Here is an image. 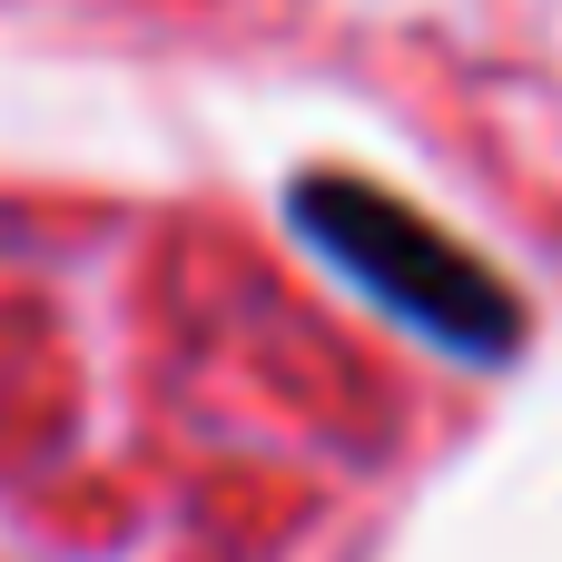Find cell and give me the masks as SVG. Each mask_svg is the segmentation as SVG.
I'll list each match as a JSON object with an SVG mask.
<instances>
[{
	"mask_svg": "<svg viewBox=\"0 0 562 562\" xmlns=\"http://www.w3.org/2000/svg\"><path fill=\"white\" fill-rule=\"evenodd\" d=\"M296 217H306V237H316L356 286H375V296H385L405 326H425L435 346H454V356H514V336H524L514 286H504L484 257H464L445 227H425L405 198L356 188V178H306V188H296Z\"/></svg>",
	"mask_w": 562,
	"mask_h": 562,
	"instance_id": "obj_1",
	"label": "cell"
}]
</instances>
